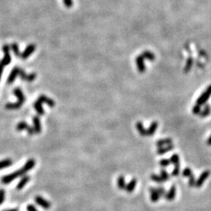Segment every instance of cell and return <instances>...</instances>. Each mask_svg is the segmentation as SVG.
Returning a JSON list of instances; mask_svg holds the SVG:
<instances>
[{
    "label": "cell",
    "mask_w": 211,
    "mask_h": 211,
    "mask_svg": "<svg viewBox=\"0 0 211 211\" xmlns=\"http://www.w3.org/2000/svg\"><path fill=\"white\" fill-rule=\"evenodd\" d=\"M35 166V160L34 159H30L27 161V163L24 164V166L20 169V170H17L16 171L13 172L9 174H7L6 176L2 177V184L7 185L9 183L12 182L13 181H14L15 179H17V178L20 177H23L24 175H26L27 172H28L29 170H32L34 167Z\"/></svg>",
    "instance_id": "obj_1"
},
{
    "label": "cell",
    "mask_w": 211,
    "mask_h": 211,
    "mask_svg": "<svg viewBox=\"0 0 211 211\" xmlns=\"http://www.w3.org/2000/svg\"><path fill=\"white\" fill-rule=\"evenodd\" d=\"M210 96H211V85H210L209 87L207 88V89L202 92V95L197 99V100H196V105H198V106L202 107V106H203V105L208 101V99H209V98L210 97Z\"/></svg>",
    "instance_id": "obj_2"
},
{
    "label": "cell",
    "mask_w": 211,
    "mask_h": 211,
    "mask_svg": "<svg viewBox=\"0 0 211 211\" xmlns=\"http://www.w3.org/2000/svg\"><path fill=\"white\" fill-rule=\"evenodd\" d=\"M9 49H10V46L9 45H4L2 47V51L4 52V57L2 60L0 61V63L2 64L3 66L9 65L11 62V57L9 54Z\"/></svg>",
    "instance_id": "obj_3"
},
{
    "label": "cell",
    "mask_w": 211,
    "mask_h": 211,
    "mask_svg": "<svg viewBox=\"0 0 211 211\" xmlns=\"http://www.w3.org/2000/svg\"><path fill=\"white\" fill-rule=\"evenodd\" d=\"M35 201L38 206L42 207L43 209L48 210L51 207V202H49V201L45 199H44L43 197H41V196H36L35 198Z\"/></svg>",
    "instance_id": "obj_4"
},
{
    "label": "cell",
    "mask_w": 211,
    "mask_h": 211,
    "mask_svg": "<svg viewBox=\"0 0 211 211\" xmlns=\"http://www.w3.org/2000/svg\"><path fill=\"white\" fill-rule=\"evenodd\" d=\"M135 63L137 66V68L140 73H144L146 71V64H145V59L141 55L138 56L135 58Z\"/></svg>",
    "instance_id": "obj_5"
},
{
    "label": "cell",
    "mask_w": 211,
    "mask_h": 211,
    "mask_svg": "<svg viewBox=\"0 0 211 211\" xmlns=\"http://www.w3.org/2000/svg\"><path fill=\"white\" fill-rule=\"evenodd\" d=\"M210 172V170H205L200 174V176L198 178V180H196V188H200L202 185V184L204 183V181L209 178Z\"/></svg>",
    "instance_id": "obj_6"
},
{
    "label": "cell",
    "mask_w": 211,
    "mask_h": 211,
    "mask_svg": "<svg viewBox=\"0 0 211 211\" xmlns=\"http://www.w3.org/2000/svg\"><path fill=\"white\" fill-rule=\"evenodd\" d=\"M35 49H36V46H35V45H34V44H30V45H29V46H28L26 49H25V50L23 52V53L21 54L20 57H21L23 59H28V58L30 57V55L32 54L33 52H35Z\"/></svg>",
    "instance_id": "obj_7"
},
{
    "label": "cell",
    "mask_w": 211,
    "mask_h": 211,
    "mask_svg": "<svg viewBox=\"0 0 211 211\" xmlns=\"http://www.w3.org/2000/svg\"><path fill=\"white\" fill-rule=\"evenodd\" d=\"M33 124H34V130H35V134H40L41 131V121H40L39 117L38 116H35L33 117Z\"/></svg>",
    "instance_id": "obj_8"
},
{
    "label": "cell",
    "mask_w": 211,
    "mask_h": 211,
    "mask_svg": "<svg viewBox=\"0 0 211 211\" xmlns=\"http://www.w3.org/2000/svg\"><path fill=\"white\" fill-rule=\"evenodd\" d=\"M19 70H20V67H15L12 70L9 78H8V80H7V83H8L9 85V84H12V83L15 80L16 78L19 75Z\"/></svg>",
    "instance_id": "obj_9"
},
{
    "label": "cell",
    "mask_w": 211,
    "mask_h": 211,
    "mask_svg": "<svg viewBox=\"0 0 211 211\" xmlns=\"http://www.w3.org/2000/svg\"><path fill=\"white\" fill-rule=\"evenodd\" d=\"M175 196H176V187H175V185H173L170 188V189L169 190V191L166 194L165 199L167 201H172L174 200Z\"/></svg>",
    "instance_id": "obj_10"
},
{
    "label": "cell",
    "mask_w": 211,
    "mask_h": 211,
    "mask_svg": "<svg viewBox=\"0 0 211 211\" xmlns=\"http://www.w3.org/2000/svg\"><path fill=\"white\" fill-rule=\"evenodd\" d=\"M13 93H14V95L17 97L18 99L17 102H20V103H21V104L23 105V103L25 102V99L26 98H25V96L24 95V93L22 92V90L20 89V88H15L14 91H13Z\"/></svg>",
    "instance_id": "obj_11"
},
{
    "label": "cell",
    "mask_w": 211,
    "mask_h": 211,
    "mask_svg": "<svg viewBox=\"0 0 211 211\" xmlns=\"http://www.w3.org/2000/svg\"><path fill=\"white\" fill-rule=\"evenodd\" d=\"M38 100H39L40 102L42 103V102H45L46 104L48 105L49 107H54L55 106V102L52 100V99L48 98L47 96H44V95H41V96H39V98L38 99Z\"/></svg>",
    "instance_id": "obj_12"
},
{
    "label": "cell",
    "mask_w": 211,
    "mask_h": 211,
    "mask_svg": "<svg viewBox=\"0 0 211 211\" xmlns=\"http://www.w3.org/2000/svg\"><path fill=\"white\" fill-rule=\"evenodd\" d=\"M29 180H30V176H28V175H24L20 180V181L18 182L17 186V189L21 190L22 189L28 184Z\"/></svg>",
    "instance_id": "obj_13"
},
{
    "label": "cell",
    "mask_w": 211,
    "mask_h": 211,
    "mask_svg": "<svg viewBox=\"0 0 211 211\" xmlns=\"http://www.w3.org/2000/svg\"><path fill=\"white\" fill-rule=\"evenodd\" d=\"M149 191H150L151 201L153 202H158L160 198V196L157 189H155V188H150V189H149Z\"/></svg>",
    "instance_id": "obj_14"
},
{
    "label": "cell",
    "mask_w": 211,
    "mask_h": 211,
    "mask_svg": "<svg viewBox=\"0 0 211 211\" xmlns=\"http://www.w3.org/2000/svg\"><path fill=\"white\" fill-rule=\"evenodd\" d=\"M174 147V146L173 144H170V145H168V146H163V147H160V148H159L158 149H157V154L163 155L164 154V153H166V152H170V151L173 150Z\"/></svg>",
    "instance_id": "obj_15"
},
{
    "label": "cell",
    "mask_w": 211,
    "mask_h": 211,
    "mask_svg": "<svg viewBox=\"0 0 211 211\" xmlns=\"http://www.w3.org/2000/svg\"><path fill=\"white\" fill-rule=\"evenodd\" d=\"M158 128V122L153 121L147 129V136H152Z\"/></svg>",
    "instance_id": "obj_16"
},
{
    "label": "cell",
    "mask_w": 211,
    "mask_h": 211,
    "mask_svg": "<svg viewBox=\"0 0 211 211\" xmlns=\"http://www.w3.org/2000/svg\"><path fill=\"white\" fill-rule=\"evenodd\" d=\"M136 128H137L138 131L139 133L141 136H147V129L144 128L143 124L141 121H138L136 123Z\"/></svg>",
    "instance_id": "obj_17"
},
{
    "label": "cell",
    "mask_w": 211,
    "mask_h": 211,
    "mask_svg": "<svg viewBox=\"0 0 211 211\" xmlns=\"http://www.w3.org/2000/svg\"><path fill=\"white\" fill-rule=\"evenodd\" d=\"M141 56L144 58V59H148L149 61H154L156 59V57L153 52H150V51H144L141 54Z\"/></svg>",
    "instance_id": "obj_18"
},
{
    "label": "cell",
    "mask_w": 211,
    "mask_h": 211,
    "mask_svg": "<svg viewBox=\"0 0 211 211\" xmlns=\"http://www.w3.org/2000/svg\"><path fill=\"white\" fill-rule=\"evenodd\" d=\"M211 113V107L210 105H205L204 108H203V109L202 110H201L200 113L199 114V117H200L201 118H205L207 117H208V116Z\"/></svg>",
    "instance_id": "obj_19"
},
{
    "label": "cell",
    "mask_w": 211,
    "mask_h": 211,
    "mask_svg": "<svg viewBox=\"0 0 211 211\" xmlns=\"http://www.w3.org/2000/svg\"><path fill=\"white\" fill-rule=\"evenodd\" d=\"M170 144H172L171 138H164V139H160L159 141H157L156 145H157V146H158V148H160V147L168 146Z\"/></svg>",
    "instance_id": "obj_20"
},
{
    "label": "cell",
    "mask_w": 211,
    "mask_h": 211,
    "mask_svg": "<svg viewBox=\"0 0 211 211\" xmlns=\"http://www.w3.org/2000/svg\"><path fill=\"white\" fill-rule=\"evenodd\" d=\"M34 107H35V110L37 112L39 115H44L45 114V111H44L43 107H42V105H41V102H40L39 100H37L35 102L34 104Z\"/></svg>",
    "instance_id": "obj_21"
},
{
    "label": "cell",
    "mask_w": 211,
    "mask_h": 211,
    "mask_svg": "<svg viewBox=\"0 0 211 211\" xmlns=\"http://www.w3.org/2000/svg\"><path fill=\"white\" fill-rule=\"evenodd\" d=\"M136 183H137V181L136 179L133 178L130 182L126 185V188H125V190H126L128 193H131L134 191V189H135V186H136Z\"/></svg>",
    "instance_id": "obj_22"
},
{
    "label": "cell",
    "mask_w": 211,
    "mask_h": 211,
    "mask_svg": "<svg viewBox=\"0 0 211 211\" xmlns=\"http://www.w3.org/2000/svg\"><path fill=\"white\" fill-rule=\"evenodd\" d=\"M13 164V161L11 159H5L3 160L0 161V170L9 167Z\"/></svg>",
    "instance_id": "obj_23"
},
{
    "label": "cell",
    "mask_w": 211,
    "mask_h": 211,
    "mask_svg": "<svg viewBox=\"0 0 211 211\" xmlns=\"http://www.w3.org/2000/svg\"><path fill=\"white\" fill-rule=\"evenodd\" d=\"M192 65H193V59L191 57H189L187 59V61L185 63V68H184V72L185 73H188L191 70V67H192Z\"/></svg>",
    "instance_id": "obj_24"
},
{
    "label": "cell",
    "mask_w": 211,
    "mask_h": 211,
    "mask_svg": "<svg viewBox=\"0 0 211 211\" xmlns=\"http://www.w3.org/2000/svg\"><path fill=\"white\" fill-rule=\"evenodd\" d=\"M126 184H125V180H124V177L123 175H120V177H118L117 178V187L121 190H125L126 188Z\"/></svg>",
    "instance_id": "obj_25"
},
{
    "label": "cell",
    "mask_w": 211,
    "mask_h": 211,
    "mask_svg": "<svg viewBox=\"0 0 211 211\" xmlns=\"http://www.w3.org/2000/svg\"><path fill=\"white\" fill-rule=\"evenodd\" d=\"M29 127V125L28 124V123L25 121H21L20 122L19 124H17V127H16V129L17 131H24V130H27L28 128Z\"/></svg>",
    "instance_id": "obj_26"
},
{
    "label": "cell",
    "mask_w": 211,
    "mask_h": 211,
    "mask_svg": "<svg viewBox=\"0 0 211 211\" xmlns=\"http://www.w3.org/2000/svg\"><path fill=\"white\" fill-rule=\"evenodd\" d=\"M22 107V104L20 103V102H15V103H7L6 105V108L7 109H19L20 107Z\"/></svg>",
    "instance_id": "obj_27"
},
{
    "label": "cell",
    "mask_w": 211,
    "mask_h": 211,
    "mask_svg": "<svg viewBox=\"0 0 211 211\" xmlns=\"http://www.w3.org/2000/svg\"><path fill=\"white\" fill-rule=\"evenodd\" d=\"M11 49L13 50V53L15 54V56L17 57H20L21 56L20 54V50H19V47H18V45L17 43H13L11 45Z\"/></svg>",
    "instance_id": "obj_28"
},
{
    "label": "cell",
    "mask_w": 211,
    "mask_h": 211,
    "mask_svg": "<svg viewBox=\"0 0 211 211\" xmlns=\"http://www.w3.org/2000/svg\"><path fill=\"white\" fill-rule=\"evenodd\" d=\"M170 163H173L174 166L179 165L180 163H179L178 155L177 154V153L172 155L171 157H170Z\"/></svg>",
    "instance_id": "obj_29"
},
{
    "label": "cell",
    "mask_w": 211,
    "mask_h": 211,
    "mask_svg": "<svg viewBox=\"0 0 211 211\" xmlns=\"http://www.w3.org/2000/svg\"><path fill=\"white\" fill-rule=\"evenodd\" d=\"M160 177L162 178V179H163V182H165V181H168L169 179H170V176L168 174V173L167 172V170H164V169H162L160 171Z\"/></svg>",
    "instance_id": "obj_30"
},
{
    "label": "cell",
    "mask_w": 211,
    "mask_h": 211,
    "mask_svg": "<svg viewBox=\"0 0 211 211\" xmlns=\"http://www.w3.org/2000/svg\"><path fill=\"white\" fill-rule=\"evenodd\" d=\"M151 179H152V181L157 183L163 182V179H162V178L160 177V175H157V174H152V175H151Z\"/></svg>",
    "instance_id": "obj_31"
},
{
    "label": "cell",
    "mask_w": 211,
    "mask_h": 211,
    "mask_svg": "<svg viewBox=\"0 0 211 211\" xmlns=\"http://www.w3.org/2000/svg\"><path fill=\"white\" fill-rule=\"evenodd\" d=\"M196 178H195V176H194L193 174H191V175L189 176V185L190 187H194V186H196Z\"/></svg>",
    "instance_id": "obj_32"
},
{
    "label": "cell",
    "mask_w": 211,
    "mask_h": 211,
    "mask_svg": "<svg viewBox=\"0 0 211 211\" xmlns=\"http://www.w3.org/2000/svg\"><path fill=\"white\" fill-rule=\"evenodd\" d=\"M201 108H202V107L198 106V105H195L193 108H192V113L195 114V115H199V114L200 113L201 110H202Z\"/></svg>",
    "instance_id": "obj_33"
},
{
    "label": "cell",
    "mask_w": 211,
    "mask_h": 211,
    "mask_svg": "<svg viewBox=\"0 0 211 211\" xmlns=\"http://www.w3.org/2000/svg\"><path fill=\"white\" fill-rule=\"evenodd\" d=\"M157 191H158V193H159V195L160 197H164V198H165L167 192H166V190L164 188L158 187L157 189Z\"/></svg>",
    "instance_id": "obj_34"
},
{
    "label": "cell",
    "mask_w": 211,
    "mask_h": 211,
    "mask_svg": "<svg viewBox=\"0 0 211 211\" xmlns=\"http://www.w3.org/2000/svg\"><path fill=\"white\" fill-rule=\"evenodd\" d=\"M179 174H180V164L174 166V168L173 171H172L171 175L172 176H178Z\"/></svg>",
    "instance_id": "obj_35"
},
{
    "label": "cell",
    "mask_w": 211,
    "mask_h": 211,
    "mask_svg": "<svg viewBox=\"0 0 211 211\" xmlns=\"http://www.w3.org/2000/svg\"><path fill=\"white\" fill-rule=\"evenodd\" d=\"M170 164V162L169 160L163 159L160 161V165L161 167H167V166H169Z\"/></svg>",
    "instance_id": "obj_36"
},
{
    "label": "cell",
    "mask_w": 211,
    "mask_h": 211,
    "mask_svg": "<svg viewBox=\"0 0 211 211\" xmlns=\"http://www.w3.org/2000/svg\"><path fill=\"white\" fill-rule=\"evenodd\" d=\"M19 76L20 77V78L23 80H26L28 74L25 73V71H24V70H22L21 68H20V70H19Z\"/></svg>",
    "instance_id": "obj_37"
},
{
    "label": "cell",
    "mask_w": 211,
    "mask_h": 211,
    "mask_svg": "<svg viewBox=\"0 0 211 211\" xmlns=\"http://www.w3.org/2000/svg\"><path fill=\"white\" fill-rule=\"evenodd\" d=\"M191 174H192V172H191V170L189 167H186L182 172V174L184 177H189V176Z\"/></svg>",
    "instance_id": "obj_38"
},
{
    "label": "cell",
    "mask_w": 211,
    "mask_h": 211,
    "mask_svg": "<svg viewBox=\"0 0 211 211\" xmlns=\"http://www.w3.org/2000/svg\"><path fill=\"white\" fill-rule=\"evenodd\" d=\"M36 77H37V75H36V74H35V73H32V74H28V77H27L26 81L31 82V81H33V80L36 78Z\"/></svg>",
    "instance_id": "obj_39"
},
{
    "label": "cell",
    "mask_w": 211,
    "mask_h": 211,
    "mask_svg": "<svg viewBox=\"0 0 211 211\" xmlns=\"http://www.w3.org/2000/svg\"><path fill=\"white\" fill-rule=\"evenodd\" d=\"M5 194H6V192H5V190L2 189H0V205H2V202H4Z\"/></svg>",
    "instance_id": "obj_40"
},
{
    "label": "cell",
    "mask_w": 211,
    "mask_h": 211,
    "mask_svg": "<svg viewBox=\"0 0 211 211\" xmlns=\"http://www.w3.org/2000/svg\"><path fill=\"white\" fill-rule=\"evenodd\" d=\"M63 2H64L65 7H67V8H70V7H73V1L72 0H63Z\"/></svg>",
    "instance_id": "obj_41"
},
{
    "label": "cell",
    "mask_w": 211,
    "mask_h": 211,
    "mask_svg": "<svg viewBox=\"0 0 211 211\" xmlns=\"http://www.w3.org/2000/svg\"><path fill=\"white\" fill-rule=\"evenodd\" d=\"M27 210L28 211H38V210L35 208V206H33V205H31V204H29V205H28V207H27Z\"/></svg>",
    "instance_id": "obj_42"
},
{
    "label": "cell",
    "mask_w": 211,
    "mask_h": 211,
    "mask_svg": "<svg viewBox=\"0 0 211 211\" xmlns=\"http://www.w3.org/2000/svg\"><path fill=\"white\" fill-rule=\"evenodd\" d=\"M27 131H28V135H32L35 134V130H34V128H32V127L29 126L28 128V129L26 130Z\"/></svg>",
    "instance_id": "obj_43"
},
{
    "label": "cell",
    "mask_w": 211,
    "mask_h": 211,
    "mask_svg": "<svg viewBox=\"0 0 211 211\" xmlns=\"http://www.w3.org/2000/svg\"><path fill=\"white\" fill-rule=\"evenodd\" d=\"M3 67H4V66L0 63V80H1V77H2V71H3Z\"/></svg>",
    "instance_id": "obj_44"
},
{
    "label": "cell",
    "mask_w": 211,
    "mask_h": 211,
    "mask_svg": "<svg viewBox=\"0 0 211 211\" xmlns=\"http://www.w3.org/2000/svg\"><path fill=\"white\" fill-rule=\"evenodd\" d=\"M207 144L208 145V146H211V135L209 137V138L207 139Z\"/></svg>",
    "instance_id": "obj_45"
},
{
    "label": "cell",
    "mask_w": 211,
    "mask_h": 211,
    "mask_svg": "<svg viewBox=\"0 0 211 211\" xmlns=\"http://www.w3.org/2000/svg\"><path fill=\"white\" fill-rule=\"evenodd\" d=\"M7 211H18L17 209H11V210H7Z\"/></svg>",
    "instance_id": "obj_46"
},
{
    "label": "cell",
    "mask_w": 211,
    "mask_h": 211,
    "mask_svg": "<svg viewBox=\"0 0 211 211\" xmlns=\"http://www.w3.org/2000/svg\"><path fill=\"white\" fill-rule=\"evenodd\" d=\"M2 211H7V210H2Z\"/></svg>",
    "instance_id": "obj_47"
}]
</instances>
